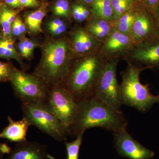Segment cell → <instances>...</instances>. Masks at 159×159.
<instances>
[{
    "instance_id": "d6986e66",
    "label": "cell",
    "mask_w": 159,
    "mask_h": 159,
    "mask_svg": "<svg viewBox=\"0 0 159 159\" xmlns=\"http://www.w3.org/2000/svg\"><path fill=\"white\" fill-rule=\"evenodd\" d=\"M136 15V7L124 13L116 21L112 22L113 26L117 31L130 36Z\"/></svg>"
},
{
    "instance_id": "e575fe53",
    "label": "cell",
    "mask_w": 159,
    "mask_h": 159,
    "mask_svg": "<svg viewBox=\"0 0 159 159\" xmlns=\"http://www.w3.org/2000/svg\"><path fill=\"white\" fill-rule=\"evenodd\" d=\"M16 19L17 20L18 25L21 34H24L26 32V26L25 25V24H24V23L23 22L21 19L20 18L19 16L16 17Z\"/></svg>"
},
{
    "instance_id": "4316f807",
    "label": "cell",
    "mask_w": 159,
    "mask_h": 159,
    "mask_svg": "<svg viewBox=\"0 0 159 159\" xmlns=\"http://www.w3.org/2000/svg\"><path fill=\"white\" fill-rule=\"evenodd\" d=\"M22 40L25 47L29 57L33 53L34 48L36 47V43L28 38H24Z\"/></svg>"
},
{
    "instance_id": "44dd1931",
    "label": "cell",
    "mask_w": 159,
    "mask_h": 159,
    "mask_svg": "<svg viewBox=\"0 0 159 159\" xmlns=\"http://www.w3.org/2000/svg\"><path fill=\"white\" fill-rule=\"evenodd\" d=\"M84 134H80L71 142H65L67 159H79L80 148L82 145Z\"/></svg>"
},
{
    "instance_id": "f35d334b",
    "label": "cell",
    "mask_w": 159,
    "mask_h": 159,
    "mask_svg": "<svg viewBox=\"0 0 159 159\" xmlns=\"http://www.w3.org/2000/svg\"><path fill=\"white\" fill-rule=\"evenodd\" d=\"M136 1H137V2H140V0H135Z\"/></svg>"
},
{
    "instance_id": "2e32d148",
    "label": "cell",
    "mask_w": 159,
    "mask_h": 159,
    "mask_svg": "<svg viewBox=\"0 0 159 159\" xmlns=\"http://www.w3.org/2000/svg\"><path fill=\"white\" fill-rule=\"evenodd\" d=\"M93 37L103 43L109 35L113 28L112 22L92 16L84 27Z\"/></svg>"
},
{
    "instance_id": "d590c367",
    "label": "cell",
    "mask_w": 159,
    "mask_h": 159,
    "mask_svg": "<svg viewBox=\"0 0 159 159\" xmlns=\"http://www.w3.org/2000/svg\"><path fill=\"white\" fill-rule=\"evenodd\" d=\"M156 23V36L159 38V7L154 13Z\"/></svg>"
},
{
    "instance_id": "8fae6325",
    "label": "cell",
    "mask_w": 159,
    "mask_h": 159,
    "mask_svg": "<svg viewBox=\"0 0 159 159\" xmlns=\"http://www.w3.org/2000/svg\"><path fill=\"white\" fill-rule=\"evenodd\" d=\"M134 44L130 36L117 31L113 26L109 35L99 51L107 60L119 61L124 60Z\"/></svg>"
},
{
    "instance_id": "7c38bea8",
    "label": "cell",
    "mask_w": 159,
    "mask_h": 159,
    "mask_svg": "<svg viewBox=\"0 0 159 159\" xmlns=\"http://www.w3.org/2000/svg\"><path fill=\"white\" fill-rule=\"evenodd\" d=\"M130 37L134 44L157 37L154 15L140 2L136 7V15Z\"/></svg>"
},
{
    "instance_id": "484cf974",
    "label": "cell",
    "mask_w": 159,
    "mask_h": 159,
    "mask_svg": "<svg viewBox=\"0 0 159 159\" xmlns=\"http://www.w3.org/2000/svg\"><path fill=\"white\" fill-rule=\"evenodd\" d=\"M139 2L154 15L159 7V0H140Z\"/></svg>"
},
{
    "instance_id": "d4e9b609",
    "label": "cell",
    "mask_w": 159,
    "mask_h": 159,
    "mask_svg": "<svg viewBox=\"0 0 159 159\" xmlns=\"http://www.w3.org/2000/svg\"><path fill=\"white\" fill-rule=\"evenodd\" d=\"M71 13L74 19L78 22H83L87 20L81 11L80 4H75L72 5L71 7Z\"/></svg>"
},
{
    "instance_id": "30bf717a",
    "label": "cell",
    "mask_w": 159,
    "mask_h": 159,
    "mask_svg": "<svg viewBox=\"0 0 159 159\" xmlns=\"http://www.w3.org/2000/svg\"><path fill=\"white\" fill-rule=\"evenodd\" d=\"M114 147L119 155L129 159H151L154 152L133 138L126 129L114 133Z\"/></svg>"
},
{
    "instance_id": "4dcf8cb0",
    "label": "cell",
    "mask_w": 159,
    "mask_h": 159,
    "mask_svg": "<svg viewBox=\"0 0 159 159\" xmlns=\"http://www.w3.org/2000/svg\"><path fill=\"white\" fill-rule=\"evenodd\" d=\"M5 2L11 8H18L22 7V5L20 0H5Z\"/></svg>"
},
{
    "instance_id": "ac0fdd59",
    "label": "cell",
    "mask_w": 159,
    "mask_h": 159,
    "mask_svg": "<svg viewBox=\"0 0 159 159\" xmlns=\"http://www.w3.org/2000/svg\"><path fill=\"white\" fill-rule=\"evenodd\" d=\"M47 13V6H41L36 11L28 14L25 18L26 26L29 31L33 34L43 32L41 24Z\"/></svg>"
},
{
    "instance_id": "52a82bcc",
    "label": "cell",
    "mask_w": 159,
    "mask_h": 159,
    "mask_svg": "<svg viewBox=\"0 0 159 159\" xmlns=\"http://www.w3.org/2000/svg\"><path fill=\"white\" fill-rule=\"evenodd\" d=\"M10 81L22 102H47L49 89L34 74H26L13 67Z\"/></svg>"
},
{
    "instance_id": "ffe728a7",
    "label": "cell",
    "mask_w": 159,
    "mask_h": 159,
    "mask_svg": "<svg viewBox=\"0 0 159 159\" xmlns=\"http://www.w3.org/2000/svg\"><path fill=\"white\" fill-rule=\"evenodd\" d=\"M113 12V22L116 21L127 11L136 7L135 0H111Z\"/></svg>"
},
{
    "instance_id": "e0dca14e",
    "label": "cell",
    "mask_w": 159,
    "mask_h": 159,
    "mask_svg": "<svg viewBox=\"0 0 159 159\" xmlns=\"http://www.w3.org/2000/svg\"><path fill=\"white\" fill-rule=\"evenodd\" d=\"M93 17L113 22V12L111 0H94L91 4Z\"/></svg>"
},
{
    "instance_id": "836d02e7",
    "label": "cell",
    "mask_w": 159,
    "mask_h": 159,
    "mask_svg": "<svg viewBox=\"0 0 159 159\" xmlns=\"http://www.w3.org/2000/svg\"><path fill=\"white\" fill-rule=\"evenodd\" d=\"M65 24L64 21L62 20L59 19H55L51 21L48 24V27H56L61 25Z\"/></svg>"
},
{
    "instance_id": "f1b7e54d",
    "label": "cell",
    "mask_w": 159,
    "mask_h": 159,
    "mask_svg": "<svg viewBox=\"0 0 159 159\" xmlns=\"http://www.w3.org/2000/svg\"><path fill=\"white\" fill-rule=\"evenodd\" d=\"M23 6L29 8H34L39 6V2L37 0H20Z\"/></svg>"
},
{
    "instance_id": "8992f818",
    "label": "cell",
    "mask_w": 159,
    "mask_h": 159,
    "mask_svg": "<svg viewBox=\"0 0 159 159\" xmlns=\"http://www.w3.org/2000/svg\"><path fill=\"white\" fill-rule=\"evenodd\" d=\"M119 61L107 60L99 75L93 97L117 111H121L120 84L117 78Z\"/></svg>"
},
{
    "instance_id": "83f0119b",
    "label": "cell",
    "mask_w": 159,
    "mask_h": 159,
    "mask_svg": "<svg viewBox=\"0 0 159 159\" xmlns=\"http://www.w3.org/2000/svg\"><path fill=\"white\" fill-rule=\"evenodd\" d=\"M49 31L54 35H59L64 33L66 31L67 27L65 24L56 27H48Z\"/></svg>"
},
{
    "instance_id": "5bb4252c",
    "label": "cell",
    "mask_w": 159,
    "mask_h": 159,
    "mask_svg": "<svg viewBox=\"0 0 159 159\" xmlns=\"http://www.w3.org/2000/svg\"><path fill=\"white\" fill-rule=\"evenodd\" d=\"M49 155L45 145L27 140L18 142L7 159H48Z\"/></svg>"
},
{
    "instance_id": "f546056e",
    "label": "cell",
    "mask_w": 159,
    "mask_h": 159,
    "mask_svg": "<svg viewBox=\"0 0 159 159\" xmlns=\"http://www.w3.org/2000/svg\"><path fill=\"white\" fill-rule=\"evenodd\" d=\"M11 34H13L15 36H19L21 35L20 32L19 28L18 25L17 20L16 18L14 22L12 23L11 25Z\"/></svg>"
},
{
    "instance_id": "277c9868",
    "label": "cell",
    "mask_w": 159,
    "mask_h": 159,
    "mask_svg": "<svg viewBox=\"0 0 159 159\" xmlns=\"http://www.w3.org/2000/svg\"><path fill=\"white\" fill-rule=\"evenodd\" d=\"M146 70L129 63L121 73L122 82L120 84V98L122 105L128 106L145 113L155 104L159 103V95L150 93L148 84H143L140 80L141 72Z\"/></svg>"
},
{
    "instance_id": "603a6c76",
    "label": "cell",
    "mask_w": 159,
    "mask_h": 159,
    "mask_svg": "<svg viewBox=\"0 0 159 159\" xmlns=\"http://www.w3.org/2000/svg\"><path fill=\"white\" fill-rule=\"evenodd\" d=\"M0 57L7 59H15L21 63L20 57L16 51L9 50L6 48L3 42L2 39H0Z\"/></svg>"
},
{
    "instance_id": "4fadbf2b",
    "label": "cell",
    "mask_w": 159,
    "mask_h": 159,
    "mask_svg": "<svg viewBox=\"0 0 159 159\" xmlns=\"http://www.w3.org/2000/svg\"><path fill=\"white\" fill-rule=\"evenodd\" d=\"M68 39L75 57L98 51L102 43L90 34L84 27L80 26H77L72 29Z\"/></svg>"
},
{
    "instance_id": "cb8c5ba5",
    "label": "cell",
    "mask_w": 159,
    "mask_h": 159,
    "mask_svg": "<svg viewBox=\"0 0 159 159\" xmlns=\"http://www.w3.org/2000/svg\"><path fill=\"white\" fill-rule=\"evenodd\" d=\"M13 68L9 64L0 61V82L10 81Z\"/></svg>"
},
{
    "instance_id": "5b68a950",
    "label": "cell",
    "mask_w": 159,
    "mask_h": 159,
    "mask_svg": "<svg viewBox=\"0 0 159 159\" xmlns=\"http://www.w3.org/2000/svg\"><path fill=\"white\" fill-rule=\"evenodd\" d=\"M23 117L57 141H65L69 134L64 126L45 102H22Z\"/></svg>"
},
{
    "instance_id": "9c48e42d",
    "label": "cell",
    "mask_w": 159,
    "mask_h": 159,
    "mask_svg": "<svg viewBox=\"0 0 159 159\" xmlns=\"http://www.w3.org/2000/svg\"><path fill=\"white\" fill-rule=\"evenodd\" d=\"M124 60L145 69H159V38L135 44Z\"/></svg>"
},
{
    "instance_id": "1f68e13d",
    "label": "cell",
    "mask_w": 159,
    "mask_h": 159,
    "mask_svg": "<svg viewBox=\"0 0 159 159\" xmlns=\"http://www.w3.org/2000/svg\"><path fill=\"white\" fill-rule=\"evenodd\" d=\"M11 149L6 143L0 144V152L2 154H10Z\"/></svg>"
},
{
    "instance_id": "ab89813d",
    "label": "cell",
    "mask_w": 159,
    "mask_h": 159,
    "mask_svg": "<svg viewBox=\"0 0 159 159\" xmlns=\"http://www.w3.org/2000/svg\"><path fill=\"white\" fill-rule=\"evenodd\" d=\"M3 1V0H0V2H2V1Z\"/></svg>"
},
{
    "instance_id": "d6a6232c",
    "label": "cell",
    "mask_w": 159,
    "mask_h": 159,
    "mask_svg": "<svg viewBox=\"0 0 159 159\" xmlns=\"http://www.w3.org/2000/svg\"><path fill=\"white\" fill-rule=\"evenodd\" d=\"M18 48L20 52L24 57H29V54L27 52L25 47L24 45L22 40H21L18 44Z\"/></svg>"
},
{
    "instance_id": "9a60e30c",
    "label": "cell",
    "mask_w": 159,
    "mask_h": 159,
    "mask_svg": "<svg viewBox=\"0 0 159 159\" xmlns=\"http://www.w3.org/2000/svg\"><path fill=\"white\" fill-rule=\"evenodd\" d=\"M9 124L0 133V138L8 139L11 142H20L26 140L27 132L30 124L25 118L20 121H14L8 116Z\"/></svg>"
},
{
    "instance_id": "6da1fadb",
    "label": "cell",
    "mask_w": 159,
    "mask_h": 159,
    "mask_svg": "<svg viewBox=\"0 0 159 159\" xmlns=\"http://www.w3.org/2000/svg\"><path fill=\"white\" fill-rule=\"evenodd\" d=\"M128 123L122 111H117L93 97L77 102V113L69 134L76 137L93 127L115 133L127 129Z\"/></svg>"
},
{
    "instance_id": "ba28073f",
    "label": "cell",
    "mask_w": 159,
    "mask_h": 159,
    "mask_svg": "<svg viewBox=\"0 0 159 159\" xmlns=\"http://www.w3.org/2000/svg\"><path fill=\"white\" fill-rule=\"evenodd\" d=\"M46 103L57 116L69 135V129L77 110V102L73 95L62 86L49 89Z\"/></svg>"
},
{
    "instance_id": "3957f363",
    "label": "cell",
    "mask_w": 159,
    "mask_h": 159,
    "mask_svg": "<svg viewBox=\"0 0 159 159\" xmlns=\"http://www.w3.org/2000/svg\"><path fill=\"white\" fill-rule=\"evenodd\" d=\"M99 51L75 57L63 87L77 102L93 97L98 78L106 62Z\"/></svg>"
},
{
    "instance_id": "7402d4cb",
    "label": "cell",
    "mask_w": 159,
    "mask_h": 159,
    "mask_svg": "<svg viewBox=\"0 0 159 159\" xmlns=\"http://www.w3.org/2000/svg\"><path fill=\"white\" fill-rule=\"evenodd\" d=\"M53 11L57 16L68 18L70 16V4L67 0H57L54 4Z\"/></svg>"
},
{
    "instance_id": "8d00e7d4",
    "label": "cell",
    "mask_w": 159,
    "mask_h": 159,
    "mask_svg": "<svg viewBox=\"0 0 159 159\" xmlns=\"http://www.w3.org/2000/svg\"><path fill=\"white\" fill-rule=\"evenodd\" d=\"M82 4H86V5H91V4L93 2L94 0H77Z\"/></svg>"
},
{
    "instance_id": "74e56055",
    "label": "cell",
    "mask_w": 159,
    "mask_h": 159,
    "mask_svg": "<svg viewBox=\"0 0 159 159\" xmlns=\"http://www.w3.org/2000/svg\"><path fill=\"white\" fill-rule=\"evenodd\" d=\"M0 159H4V158H3L1 154H0Z\"/></svg>"
},
{
    "instance_id": "7a4b0ae2",
    "label": "cell",
    "mask_w": 159,
    "mask_h": 159,
    "mask_svg": "<svg viewBox=\"0 0 159 159\" xmlns=\"http://www.w3.org/2000/svg\"><path fill=\"white\" fill-rule=\"evenodd\" d=\"M42 49L41 59L33 74L49 89L62 85L75 57L68 39L50 40Z\"/></svg>"
}]
</instances>
